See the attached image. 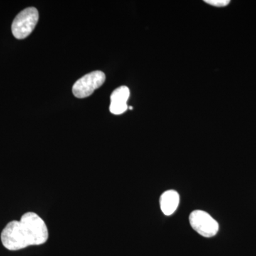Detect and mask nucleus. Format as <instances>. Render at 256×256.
<instances>
[{
	"mask_svg": "<svg viewBox=\"0 0 256 256\" xmlns=\"http://www.w3.org/2000/svg\"><path fill=\"white\" fill-rule=\"evenodd\" d=\"M48 230L41 217L34 212H28L20 220L6 224L1 234L3 246L12 252L22 250L32 246H40L48 240Z\"/></svg>",
	"mask_w": 256,
	"mask_h": 256,
	"instance_id": "nucleus-1",
	"label": "nucleus"
},
{
	"mask_svg": "<svg viewBox=\"0 0 256 256\" xmlns=\"http://www.w3.org/2000/svg\"><path fill=\"white\" fill-rule=\"evenodd\" d=\"M38 21V10L28 8L16 15L12 24V32L15 38L24 40L31 34Z\"/></svg>",
	"mask_w": 256,
	"mask_h": 256,
	"instance_id": "nucleus-2",
	"label": "nucleus"
},
{
	"mask_svg": "<svg viewBox=\"0 0 256 256\" xmlns=\"http://www.w3.org/2000/svg\"><path fill=\"white\" fill-rule=\"evenodd\" d=\"M190 223L194 230L206 238L214 236L220 228L218 222L204 210L192 212L190 216Z\"/></svg>",
	"mask_w": 256,
	"mask_h": 256,
	"instance_id": "nucleus-3",
	"label": "nucleus"
},
{
	"mask_svg": "<svg viewBox=\"0 0 256 256\" xmlns=\"http://www.w3.org/2000/svg\"><path fill=\"white\" fill-rule=\"evenodd\" d=\"M106 80V75L100 70L86 74L75 82L73 86L74 95L78 98L88 97L99 88Z\"/></svg>",
	"mask_w": 256,
	"mask_h": 256,
	"instance_id": "nucleus-4",
	"label": "nucleus"
},
{
	"mask_svg": "<svg viewBox=\"0 0 256 256\" xmlns=\"http://www.w3.org/2000/svg\"><path fill=\"white\" fill-rule=\"evenodd\" d=\"M130 92L127 86H120L112 92L110 96V111L114 114H124L128 109L127 101Z\"/></svg>",
	"mask_w": 256,
	"mask_h": 256,
	"instance_id": "nucleus-5",
	"label": "nucleus"
},
{
	"mask_svg": "<svg viewBox=\"0 0 256 256\" xmlns=\"http://www.w3.org/2000/svg\"><path fill=\"white\" fill-rule=\"evenodd\" d=\"M160 203V208L164 214H173L178 210L180 204V194L174 190H168L161 195Z\"/></svg>",
	"mask_w": 256,
	"mask_h": 256,
	"instance_id": "nucleus-6",
	"label": "nucleus"
},
{
	"mask_svg": "<svg viewBox=\"0 0 256 256\" xmlns=\"http://www.w3.org/2000/svg\"><path fill=\"white\" fill-rule=\"evenodd\" d=\"M205 3L216 8H224L230 3L229 0H205Z\"/></svg>",
	"mask_w": 256,
	"mask_h": 256,
	"instance_id": "nucleus-7",
	"label": "nucleus"
},
{
	"mask_svg": "<svg viewBox=\"0 0 256 256\" xmlns=\"http://www.w3.org/2000/svg\"><path fill=\"white\" fill-rule=\"evenodd\" d=\"M129 109H130V110H132L133 108L132 107V106H130V107H129Z\"/></svg>",
	"mask_w": 256,
	"mask_h": 256,
	"instance_id": "nucleus-8",
	"label": "nucleus"
}]
</instances>
